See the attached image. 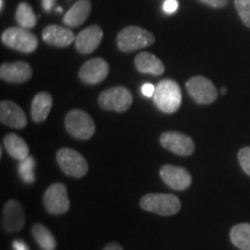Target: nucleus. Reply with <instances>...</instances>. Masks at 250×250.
Returning <instances> with one entry per match:
<instances>
[{
  "instance_id": "423d86ee",
  "label": "nucleus",
  "mask_w": 250,
  "mask_h": 250,
  "mask_svg": "<svg viewBox=\"0 0 250 250\" xmlns=\"http://www.w3.org/2000/svg\"><path fill=\"white\" fill-rule=\"evenodd\" d=\"M133 98L132 93L123 86L111 87L100 94L99 104L104 110L124 112L131 107Z\"/></svg>"
},
{
  "instance_id": "a211bd4d",
  "label": "nucleus",
  "mask_w": 250,
  "mask_h": 250,
  "mask_svg": "<svg viewBox=\"0 0 250 250\" xmlns=\"http://www.w3.org/2000/svg\"><path fill=\"white\" fill-rule=\"evenodd\" d=\"M90 9H92V4L89 0H78L64 15L62 22L67 27H79L87 20Z\"/></svg>"
},
{
  "instance_id": "f03ea898",
  "label": "nucleus",
  "mask_w": 250,
  "mask_h": 250,
  "mask_svg": "<svg viewBox=\"0 0 250 250\" xmlns=\"http://www.w3.org/2000/svg\"><path fill=\"white\" fill-rule=\"evenodd\" d=\"M116 42L122 52H131L152 45L155 42V37L142 27L129 26L118 33Z\"/></svg>"
},
{
  "instance_id": "6ab92c4d",
  "label": "nucleus",
  "mask_w": 250,
  "mask_h": 250,
  "mask_svg": "<svg viewBox=\"0 0 250 250\" xmlns=\"http://www.w3.org/2000/svg\"><path fill=\"white\" fill-rule=\"evenodd\" d=\"M134 65L140 73L160 76L165 72L164 62L151 52H142V54L137 55L134 59Z\"/></svg>"
},
{
  "instance_id": "2eb2a0df",
  "label": "nucleus",
  "mask_w": 250,
  "mask_h": 250,
  "mask_svg": "<svg viewBox=\"0 0 250 250\" xmlns=\"http://www.w3.org/2000/svg\"><path fill=\"white\" fill-rule=\"evenodd\" d=\"M24 220V210L20 203L14 199L6 203L1 219L4 229L7 232H18L23 227Z\"/></svg>"
},
{
  "instance_id": "39448f33",
  "label": "nucleus",
  "mask_w": 250,
  "mask_h": 250,
  "mask_svg": "<svg viewBox=\"0 0 250 250\" xmlns=\"http://www.w3.org/2000/svg\"><path fill=\"white\" fill-rule=\"evenodd\" d=\"M65 129L73 138L87 140L95 133V123L86 111L73 109L65 117Z\"/></svg>"
},
{
  "instance_id": "c9c22d12",
  "label": "nucleus",
  "mask_w": 250,
  "mask_h": 250,
  "mask_svg": "<svg viewBox=\"0 0 250 250\" xmlns=\"http://www.w3.org/2000/svg\"><path fill=\"white\" fill-rule=\"evenodd\" d=\"M62 9L61 7H58V8H57V12H58V13H59V12H62Z\"/></svg>"
},
{
  "instance_id": "72a5a7b5",
  "label": "nucleus",
  "mask_w": 250,
  "mask_h": 250,
  "mask_svg": "<svg viewBox=\"0 0 250 250\" xmlns=\"http://www.w3.org/2000/svg\"><path fill=\"white\" fill-rule=\"evenodd\" d=\"M2 8H4V0H0V9L2 11Z\"/></svg>"
},
{
  "instance_id": "a878e982",
  "label": "nucleus",
  "mask_w": 250,
  "mask_h": 250,
  "mask_svg": "<svg viewBox=\"0 0 250 250\" xmlns=\"http://www.w3.org/2000/svg\"><path fill=\"white\" fill-rule=\"evenodd\" d=\"M234 5L242 22L250 28V0H235Z\"/></svg>"
},
{
  "instance_id": "f8f14e48",
  "label": "nucleus",
  "mask_w": 250,
  "mask_h": 250,
  "mask_svg": "<svg viewBox=\"0 0 250 250\" xmlns=\"http://www.w3.org/2000/svg\"><path fill=\"white\" fill-rule=\"evenodd\" d=\"M103 39V30L100 26L93 24L86 29L81 30L76 36L74 45L80 54L88 55L99 48Z\"/></svg>"
},
{
  "instance_id": "bb28decb",
  "label": "nucleus",
  "mask_w": 250,
  "mask_h": 250,
  "mask_svg": "<svg viewBox=\"0 0 250 250\" xmlns=\"http://www.w3.org/2000/svg\"><path fill=\"white\" fill-rule=\"evenodd\" d=\"M237 158H239V162L243 171L250 176V146H246L240 149Z\"/></svg>"
},
{
  "instance_id": "2f4dec72",
  "label": "nucleus",
  "mask_w": 250,
  "mask_h": 250,
  "mask_svg": "<svg viewBox=\"0 0 250 250\" xmlns=\"http://www.w3.org/2000/svg\"><path fill=\"white\" fill-rule=\"evenodd\" d=\"M56 0H42V6L44 8L45 12H51V9L54 8Z\"/></svg>"
},
{
  "instance_id": "c756f323",
  "label": "nucleus",
  "mask_w": 250,
  "mask_h": 250,
  "mask_svg": "<svg viewBox=\"0 0 250 250\" xmlns=\"http://www.w3.org/2000/svg\"><path fill=\"white\" fill-rule=\"evenodd\" d=\"M142 93L143 95H145L146 98H153L155 93V86L152 83H144L142 87Z\"/></svg>"
},
{
  "instance_id": "aec40b11",
  "label": "nucleus",
  "mask_w": 250,
  "mask_h": 250,
  "mask_svg": "<svg viewBox=\"0 0 250 250\" xmlns=\"http://www.w3.org/2000/svg\"><path fill=\"white\" fill-rule=\"evenodd\" d=\"M52 108V96L46 92L37 93L33 99L30 108V114L33 121L36 123H42L49 116Z\"/></svg>"
},
{
  "instance_id": "cd10ccee",
  "label": "nucleus",
  "mask_w": 250,
  "mask_h": 250,
  "mask_svg": "<svg viewBox=\"0 0 250 250\" xmlns=\"http://www.w3.org/2000/svg\"><path fill=\"white\" fill-rule=\"evenodd\" d=\"M164 12L167 14H173L179 8V1L177 0H166L164 2Z\"/></svg>"
},
{
  "instance_id": "4468645a",
  "label": "nucleus",
  "mask_w": 250,
  "mask_h": 250,
  "mask_svg": "<svg viewBox=\"0 0 250 250\" xmlns=\"http://www.w3.org/2000/svg\"><path fill=\"white\" fill-rule=\"evenodd\" d=\"M31 76H33V70L26 62H2L1 66H0V78L7 83H26V81L30 80Z\"/></svg>"
},
{
  "instance_id": "4be33fe9",
  "label": "nucleus",
  "mask_w": 250,
  "mask_h": 250,
  "mask_svg": "<svg viewBox=\"0 0 250 250\" xmlns=\"http://www.w3.org/2000/svg\"><path fill=\"white\" fill-rule=\"evenodd\" d=\"M34 239L43 250H55L57 242L52 233L42 224H35L31 228Z\"/></svg>"
},
{
  "instance_id": "473e14b6",
  "label": "nucleus",
  "mask_w": 250,
  "mask_h": 250,
  "mask_svg": "<svg viewBox=\"0 0 250 250\" xmlns=\"http://www.w3.org/2000/svg\"><path fill=\"white\" fill-rule=\"evenodd\" d=\"M103 250H123V248L118 245L116 242H112V243H109L108 246H105Z\"/></svg>"
},
{
  "instance_id": "7ed1b4c3",
  "label": "nucleus",
  "mask_w": 250,
  "mask_h": 250,
  "mask_svg": "<svg viewBox=\"0 0 250 250\" xmlns=\"http://www.w3.org/2000/svg\"><path fill=\"white\" fill-rule=\"evenodd\" d=\"M140 206L145 211L160 215H174L181 210V201L170 193H147L140 199Z\"/></svg>"
},
{
  "instance_id": "393cba45",
  "label": "nucleus",
  "mask_w": 250,
  "mask_h": 250,
  "mask_svg": "<svg viewBox=\"0 0 250 250\" xmlns=\"http://www.w3.org/2000/svg\"><path fill=\"white\" fill-rule=\"evenodd\" d=\"M34 169H35V159L33 156H27L22 161H20V164H19V175H20L21 180L24 183L31 184L35 182Z\"/></svg>"
},
{
  "instance_id": "1a4fd4ad",
  "label": "nucleus",
  "mask_w": 250,
  "mask_h": 250,
  "mask_svg": "<svg viewBox=\"0 0 250 250\" xmlns=\"http://www.w3.org/2000/svg\"><path fill=\"white\" fill-rule=\"evenodd\" d=\"M46 211L51 214H64L70 210V199L66 187L62 183H55L46 189L43 197Z\"/></svg>"
},
{
  "instance_id": "5701e85b",
  "label": "nucleus",
  "mask_w": 250,
  "mask_h": 250,
  "mask_svg": "<svg viewBox=\"0 0 250 250\" xmlns=\"http://www.w3.org/2000/svg\"><path fill=\"white\" fill-rule=\"evenodd\" d=\"M230 240L236 248L250 250V224H239L230 230Z\"/></svg>"
},
{
  "instance_id": "f257e3e1",
  "label": "nucleus",
  "mask_w": 250,
  "mask_h": 250,
  "mask_svg": "<svg viewBox=\"0 0 250 250\" xmlns=\"http://www.w3.org/2000/svg\"><path fill=\"white\" fill-rule=\"evenodd\" d=\"M153 101L165 114H174L182 104V92L179 83L173 79H164L155 86Z\"/></svg>"
},
{
  "instance_id": "dca6fc26",
  "label": "nucleus",
  "mask_w": 250,
  "mask_h": 250,
  "mask_svg": "<svg viewBox=\"0 0 250 250\" xmlns=\"http://www.w3.org/2000/svg\"><path fill=\"white\" fill-rule=\"evenodd\" d=\"M0 121L2 124L14 129H23L27 126V116L24 111L17 103L8 101H1L0 103Z\"/></svg>"
},
{
  "instance_id": "c85d7f7f",
  "label": "nucleus",
  "mask_w": 250,
  "mask_h": 250,
  "mask_svg": "<svg viewBox=\"0 0 250 250\" xmlns=\"http://www.w3.org/2000/svg\"><path fill=\"white\" fill-rule=\"evenodd\" d=\"M199 1L213 8H223L227 5L228 0H199Z\"/></svg>"
},
{
  "instance_id": "412c9836",
  "label": "nucleus",
  "mask_w": 250,
  "mask_h": 250,
  "mask_svg": "<svg viewBox=\"0 0 250 250\" xmlns=\"http://www.w3.org/2000/svg\"><path fill=\"white\" fill-rule=\"evenodd\" d=\"M6 151L15 160L22 161L27 156H29V147L27 143L15 133L6 134L2 140Z\"/></svg>"
},
{
  "instance_id": "0eeeda50",
  "label": "nucleus",
  "mask_w": 250,
  "mask_h": 250,
  "mask_svg": "<svg viewBox=\"0 0 250 250\" xmlns=\"http://www.w3.org/2000/svg\"><path fill=\"white\" fill-rule=\"evenodd\" d=\"M57 162L61 169L72 177H83L88 173V164L86 159L72 148H61L57 152Z\"/></svg>"
},
{
  "instance_id": "9d476101",
  "label": "nucleus",
  "mask_w": 250,
  "mask_h": 250,
  "mask_svg": "<svg viewBox=\"0 0 250 250\" xmlns=\"http://www.w3.org/2000/svg\"><path fill=\"white\" fill-rule=\"evenodd\" d=\"M160 144L162 147L181 156L191 155L195 151V143L191 137L175 131L162 133L160 136Z\"/></svg>"
},
{
  "instance_id": "7c9ffc66",
  "label": "nucleus",
  "mask_w": 250,
  "mask_h": 250,
  "mask_svg": "<svg viewBox=\"0 0 250 250\" xmlns=\"http://www.w3.org/2000/svg\"><path fill=\"white\" fill-rule=\"evenodd\" d=\"M13 248L14 250H29L26 243L21 241V240H15L13 242Z\"/></svg>"
},
{
  "instance_id": "20e7f679",
  "label": "nucleus",
  "mask_w": 250,
  "mask_h": 250,
  "mask_svg": "<svg viewBox=\"0 0 250 250\" xmlns=\"http://www.w3.org/2000/svg\"><path fill=\"white\" fill-rule=\"evenodd\" d=\"M1 42L8 48L23 52V54H31L39 45L37 37L22 27L7 28L1 34Z\"/></svg>"
},
{
  "instance_id": "b1692460",
  "label": "nucleus",
  "mask_w": 250,
  "mask_h": 250,
  "mask_svg": "<svg viewBox=\"0 0 250 250\" xmlns=\"http://www.w3.org/2000/svg\"><path fill=\"white\" fill-rule=\"evenodd\" d=\"M15 20L20 27L30 29V28L35 27L37 18L34 13L33 7L28 2L23 1L18 5L17 12H15Z\"/></svg>"
},
{
  "instance_id": "f3484780",
  "label": "nucleus",
  "mask_w": 250,
  "mask_h": 250,
  "mask_svg": "<svg viewBox=\"0 0 250 250\" xmlns=\"http://www.w3.org/2000/svg\"><path fill=\"white\" fill-rule=\"evenodd\" d=\"M42 39L49 45L66 48L76 41V36L68 28L61 27L58 24H50L43 29Z\"/></svg>"
},
{
  "instance_id": "9b49d317",
  "label": "nucleus",
  "mask_w": 250,
  "mask_h": 250,
  "mask_svg": "<svg viewBox=\"0 0 250 250\" xmlns=\"http://www.w3.org/2000/svg\"><path fill=\"white\" fill-rule=\"evenodd\" d=\"M109 73V64L103 58H93L86 62L79 70V79L87 85L102 83Z\"/></svg>"
},
{
  "instance_id": "f704fd0d",
  "label": "nucleus",
  "mask_w": 250,
  "mask_h": 250,
  "mask_svg": "<svg viewBox=\"0 0 250 250\" xmlns=\"http://www.w3.org/2000/svg\"><path fill=\"white\" fill-rule=\"evenodd\" d=\"M226 92H227V89L225 88V87H224V88H221V94H223V95H225V94H226Z\"/></svg>"
},
{
  "instance_id": "6e6552de",
  "label": "nucleus",
  "mask_w": 250,
  "mask_h": 250,
  "mask_svg": "<svg viewBox=\"0 0 250 250\" xmlns=\"http://www.w3.org/2000/svg\"><path fill=\"white\" fill-rule=\"evenodd\" d=\"M186 87L193 101L199 104H211L218 98V90L213 83L205 77H192L187 81Z\"/></svg>"
},
{
  "instance_id": "ddd939ff",
  "label": "nucleus",
  "mask_w": 250,
  "mask_h": 250,
  "mask_svg": "<svg viewBox=\"0 0 250 250\" xmlns=\"http://www.w3.org/2000/svg\"><path fill=\"white\" fill-rule=\"evenodd\" d=\"M160 176L164 182L174 190H186L192 182L189 171L182 167L165 165L160 169Z\"/></svg>"
}]
</instances>
